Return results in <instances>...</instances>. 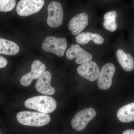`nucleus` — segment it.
Instances as JSON below:
<instances>
[{"instance_id":"423d86ee","label":"nucleus","mask_w":134,"mask_h":134,"mask_svg":"<svg viewBox=\"0 0 134 134\" xmlns=\"http://www.w3.org/2000/svg\"><path fill=\"white\" fill-rule=\"evenodd\" d=\"M47 10V24L48 26L52 28L60 26L63 23L64 16L63 9L60 3L57 1L50 2Z\"/></svg>"},{"instance_id":"ddd939ff","label":"nucleus","mask_w":134,"mask_h":134,"mask_svg":"<svg viewBox=\"0 0 134 134\" xmlns=\"http://www.w3.org/2000/svg\"><path fill=\"white\" fill-rule=\"evenodd\" d=\"M116 55L118 62L125 71L131 72L134 69V59L132 55L121 49L117 50Z\"/></svg>"},{"instance_id":"2eb2a0df","label":"nucleus","mask_w":134,"mask_h":134,"mask_svg":"<svg viewBox=\"0 0 134 134\" xmlns=\"http://www.w3.org/2000/svg\"><path fill=\"white\" fill-rule=\"evenodd\" d=\"M117 117L121 122H129L134 121V102L121 107L117 113Z\"/></svg>"},{"instance_id":"7ed1b4c3","label":"nucleus","mask_w":134,"mask_h":134,"mask_svg":"<svg viewBox=\"0 0 134 134\" xmlns=\"http://www.w3.org/2000/svg\"><path fill=\"white\" fill-rule=\"evenodd\" d=\"M67 47L66 38H57L53 36L47 37L42 44V48L45 52L55 54L60 57L64 55Z\"/></svg>"},{"instance_id":"4468645a","label":"nucleus","mask_w":134,"mask_h":134,"mask_svg":"<svg viewBox=\"0 0 134 134\" xmlns=\"http://www.w3.org/2000/svg\"><path fill=\"white\" fill-rule=\"evenodd\" d=\"M77 43L81 44H85L89 41H92L97 44H102L104 40L98 34H92L90 32H83L79 34L76 37Z\"/></svg>"},{"instance_id":"aec40b11","label":"nucleus","mask_w":134,"mask_h":134,"mask_svg":"<svg viewBox=\"0 0 134 134\" xmlns=\"http://www.w3.org/2000/svg\"><path fill=\"white\" fill-rule=\"evenodd\" d=\"M122 134H134V130L132 129L127 130L123 132Z\"/></svg>"},{"instance_id":"39448f33","label":"nucleus","mask_w":134,"mask_h":134,"mask_svg":"<svg viewBox=\"0 0 134 134\" xmlns=\"http://www.w3.org/2000/svg\"><path fill=\"white\" fill-rule=\"evenodd\" d=\"M44 3V0H21L17 5V13L21 16H29L39 12Z\"/></svg>"},{"instance_id":"f8f14e48","label":"nucleus","mask_w":134,"mask_h":134,"mask_svg":"<svg viewBox=\"0 0 134 134\" xmlns=\"http://www.w3.org/2000/svg\"><path fill=\"white\" fill-rule=\"evenodd\" d=\"M88 15L85 13L76 15L70 19L69 23V29L74 36L81 32L88 25Z\"/></svg>"},{"instance_id":"f03ea898","label":"nucleus","mask_w":134,"mask_h":134,"mask_svg":"<svg viewBox=\"0 0 134 134\" xmlns=\"http://www.w3.org/2000/svg\"><path fill=\"white\" fill-rule=\"evenodd\" d=\"M24 105L27 108L46 114L53 112L57 107L55 99L45 96H35L28 99L25 100Z\"/></svg>"},{"instance_id":"a211bd4d","label":"nucleus","mask_w":134,"mask_h":134,"mask_svg":"<svg viewBox=\"0 0 134 134\" xmlns=\"http://www.w3.org/2000/svg\"><path fill=\"white\" fill-rule=\"evenodd\" d=\"M15 5V0H0V12L11 11Z\"/></svg>"},{"instance_id":"f3484780","label":"nucleus","mask_w":134,"mask_h":134,"mask_svg":"<svg viewBox=\"0 0 134 134\" xmlns=\"http://www.w3.org/2000/svg\"><path fill=\"white\" fill-rule=\"evenodd\" d=\"M117 16V12L115 10L106 13L104 15V21L103 24V26L106 30L112 32L116 30L117 28L116 22Z\"/></svg>"},{"instance_id":"9d476101","label":"nucleus","mask_w":134,"mask_h":134,"mask_svg":"<svg viewBox=\"0 0 134 134\" xmlns=\"http://www.w3.org/2000/svg\"><path fill=\"white\" fill-rule=\"evenodd\" d=\"M66 56L69 60L76 58L75 62L77 64H83L92 59L91 54L86 52L78 44L72 45L67 50Z\"/></svg>"},{"instance_id":"dca6fc26","label":"nucleus","mask_w":134,"mask_h":134,"mask_svg":"<svg viewBox=\"0 0 134 134\" xmlns=\"http://www.w3.org/2000/svg\"><path fill=\"white\" fill-rule=\"evenodd\" d=\"M19 50L20 48L16 43L0 38V54L15 55L19 52Z\"/></svg>"},{"instance_id":"0eeeda50","label":"nucleus","mask_w":134,"mask_h":134,"mask_svg":"<svg viewBox=\"0 0 134 134\" xmlns=\"http://www.w3.org/2000/svg\"><path fill=\"white\" fill-rule=\"evenodd\" d=\"M115 68L112 63H108L104 65L98 77L97 85L101 90H106L111 86Z\"/></svg>"},{"instance_id":"9b49d317","label":"nucleus","mask_w":134,"mask_h":134,"mask_svg":"<svg viewBox=\"0 0 134 134\" xmlns=\"http://www.w3.org/2000/svg\"><path fill=\"white\" fill-rule=\"evenodd\" d=\"M52 75L48 71H44L38 79L35 85L36 90L41 94L46 95H53L55 90L51 86Z\"/></svg>"},{"instance_id":"6e6552de","label":"nucleus","mask_w":134,"mask_h":134,"mask_svg":"<svg viewBox=\"0 0 134 134\" xmlns=\"http://www.w3.org/2000/svg\"><path fill=\"white\" fill-rule=\"evenodd\" d=\"M45 65L40 60H36L32 64L31 72L22 77L20 82L23 86H29L32 80L38 79L43 72L45 71Z\"/></svg>"},{"instance_id":"20e7f679","label":"nucleus","mask_w":134,"mask_h":134,"mask_svg":"<svg viewBox=\"0 0 134 134\" xmlns=\"http://www.w3.org/2000/svg\"><path fill=\"white\" fill-rule=\"evenodd\" d=\"M96 111L92 108H87L81 110L75 115L71 121L73 129L80 132L87 126L90 121L96 117Z\"/></svg>"},{"instance_id":"6ab92c4d","label":"nucleus","mask_w":134,"mask_h":134,"mask_svg":"<svg viewBox=\"0 0 134 134\" xmlns=\"http://www.w3.org/2000/svg\"><path fill=\"white\" fill-rule=\"evenodd\" d=\"M7 60L0 55V68H5L8 64Z\"/></svg>"},{"instance_id":"412c9836","label":"nucleus","mask_w":134,"mask_h":134,"mask_svg":"<svg viewBox=\"0 0 134 134\" xmlns=\"http://www.w3.org/2000/svg\"><path fill=\"white\" fill-rule=\"evenodd\" d=\"M0 134H1V133H0Z\"/></svg>"},{"instance_id":"1a4fd4ad","label":"nucleus","mask_w":134,"mask_h":134,"mask_svg":"<svg viewBox=\"0 0 134 134\" xmlns=\"http://www.w3.org/2000/svg\"><path fill=\"white\" fill-rule=\"evenodd\" d=\"M79 75L91 82L96 81L99 74V68L96 62L93 61L81 64L77 68Z\"/></svg>"},{"instance_id":"f257e3e1","label":"nucleus","mask_w":134,"mask_h":134,"mask_svg":"<svg viewBox=\"0 0 134 134\" xmlns=\"http://www.w3.org/2000/svg\"><path fill=\"white\" fill-rule=\"evenodd\" d=\"M16 119L18 122L22 125L37 127L46 126L51 121V117L48 114L28 111L18 113Z\"/></svg>"}]
</instances>
